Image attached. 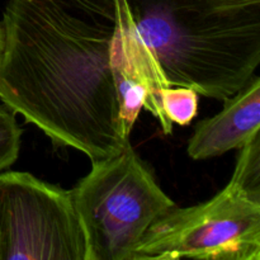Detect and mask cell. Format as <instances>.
Segmentation results:
<instances>
[{
    "mask_svg": "<svg viewBox=\"0 0 260 260\" xmlns=\"http://www.w3.org/2000/svg\"><path fill=\"white\" fill-rule=\"evenodd\" d=\"M3 50H4V27H3L2 20H0V60H2Z\"/></svg>",
    "mask_w": 260,
    "mask_h": 260,
    "instance_id": "cell-10",
    "label": "cell"
},
{
    "mask_svg": "<svg viewBox=\"0 0 260 260\" xmlns=\"http://www.w3.org/2000/svg\"><path fill=\"white\" fill-rule=\"evenodd\" d=\"M260 260V203L228 184L207 202L155 221L131 260Z\"/></svg>",
    "mask_w": 260,
    "mask_h": 260,
    "instance_id": "cell-4",
    "label": "cell"
},
{
    "mask_svg": "<svg viewBox=\"0 0 260 260\" xmlns=\"http://www.w3.org/2000/svg\"><path fill=\"white\" fill-rule=\"evenodd\" d=\"M70 190L30 173H0V260H85Z\"/></svg>",
    "mask_w": 260,
    "mask_h": 260,
    "instance_id": "cell-5",
    "label": "cell"
},
{
    "mask_svg": "<svg viewBox=\"0 0 260 260\" xmlns=\"http://www.w3.org/2000/svg\"><path fill=\"white\" fill-rule=\"evenodd\" d=\"M91 165L70 190L85 238V260H131L150 226L175 203L131 144Z\"/></svg>",
    "mask_w": 260,
    "mask_h": 260,
    "instance_id": "cell-3",
    "label": "cell"
},
{
    "mask_svg": "<svg viewBox=\"0 0 260 260\" xmlns=\"http://www.w3.org/2000/svg\"><path fill=\"white\" fill-rule=\"evenodd\" d=\"M229 184L260 203V134L241 147L235 172Z\"/></svg>",
    "mask_w": 260,
    "mask_h": 260,
    "instance_id": "cell-7",
    "label": "cell"
},
{
    "mask_svg": "<svg viewBox=\"0 0 260 260\" xmlns=\"http://www.w3.org/2000/svg\"><path fill=\"white\" fill-rule=\"evenodd\" d=\"M259 131L260 78L255 75L223 102L220 113L198 122L188 142V155L193 160L221 156L241 149Z\"/></svg>",
    "mask_w": 260,
    "mask_h": 260,
    "instance_id": "cell-6",
    "label": "cell"
},
{
    "mask_svg": "<svg viewBox=\"0 0 260 260\" xmlns=\"http://www.w3.org/2000/svg\"><path fill=\"white\" fill-rule=\"evenodd\" d=\"M160 101L164 113L172 123L187 126L198 111V93L187 86H167L161 90Z\"/></svg>",
    "mask_w": 260,
    "mask_h": 260,
    "instance_id": "cell-8",
    "label": "cell"
},
{
    "mask_svg": "<svg viewBox=\"0 0 260 260\" xmlns=\"http://www.w3.org/2000/svg\"><path fill=\"white\" fill-rule=\"evenodd\" d=\"M167 86L225 102L260 63V0H126Z\"/></svg>",
    "mask_w": 260,
    "mask_h": 260,
    "instance_id": "cell-2",
    "label": "cell"
},
{
    "mask_svg": "<svg viewBox=\"0 0 260 260\" xmlns=\"http://www.w3.org/2000/svg\"><path fill=\"white\" fill-rule=\"evenodd\" d=\"M0 99L91 162L129 144L142 108L164 119L165 88L126 0H8Z\"/></svg>",
    "mask_w": 260,
    "mask_h": 260,
    "instance_id": "cell-1",
    "label": "cell"
},
{
    "mask_svg": "<svg viewBox=\"0 0 260 260\" xmlns=\"http://www.w3.org/2000/svg\"><path fill=\"white\" fill-rule=\"evenodd\" d=\"M15 114L5 104L0 106V172L12 167L19 155L22 129Z\"/></svg>",
    "mask_w": 260,
    "mask_h": 260,
    "instance_id": "cell-9",
    "label": "cell"
}]
</instances>
